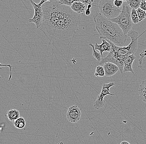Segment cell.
Returning <instances> with one entry per match:
<instances>
[{
    "mask_svg": "<svg viewBox=\"0 0 146 144\" xmlns=\"http://www.w3.org/2000/svg\"><path fill=\"white\" fill-rule=\"evenodd\" d=\"M43 18L39 29L50 41L74 37L81 23V14L69 6L61 5L58 1H49L42 5Z\"/></svg>",
    "mask_w": 146,
    "mask_h": 144,
    "instance_id": "6da1fadb",
    "label": "cell"
},
{
    "mask_svg": "<svg viewBox=\"0 0 146 144\" xmlns=\"http://www.w3.org/2000/svg\"><path fill=\"white\" fill-rule=\"evenodd\" d=\"M93 17L96 29L101 40L104 39L117 46H124L127 40V35L124 33L118 25L105 18L100 13H97Z\"/></svg>",
    "mask_w": 146,
    "mask_h": 144,
    "instance_id": "7a4b0ae2",
    "label": "cell"
},
{
    "mask_svg": "<svg viewBox=\"0 0 146 144\" xmlns=\"http://www.w3.org/2000/svg\"><path fill=\"white\" fill-rule=\"evenodd\" d=\"M146 31L139 36L137 32L133 30L130 31L128 33L127 36L130 37L131 41L127 46L120 47L108 42L111 44V50L106 56L102 57L101 62L99 63L100 66L103 65L104 64L108 62L113 63L118 66L120 72L123 74L124 61L128 56L132 54H135L137 51L138 39Z\"/></svg>",
    "mask_w": 146,
    "mask_h": 144,
    "instance_id": "3957f363",
    "label": "cell"
},
{
    "mask_svg": "<svg viewBox=\"0 0 146 144\" xmlns=\"http://www.w3.org/2000/svg\"><path fill=\"white\" fill-rule=\"evenodd\" d=\"M121 13L116 18L110 19V21L118 25L122 29L123 32L127 35L133 26V23L131 20V14L132 9L128 5L126 1H124Z\"/></svg>",
    "mask_w": 146,
    "mask_h": 144,
    "instance_id": "277c9868",
    "label": "cell"
},
{
    "mask_svg": "<svg viewBox=\"0 0 146 144\" xmlns=\"http://www.w3.org/2000/svg\"><path fill=\"white\" fill-rule=\"evenodd\" d=\"M98 7L99 8L100 14L109 20L116 18L121 12L120 9L117 8L114 5L113 0L99 1Z\"/></svg>",
    "mask_w": 146,
    "mask_h": 144,
    "instance_id": "5b68a950",
    "label": "cell"
},
{
    "mask_svg": "<svg viewBox=\"0 0 146 144\" xmlns=\"http://www.w3.org/2000/svg\"><path fill=\"white\" fill-rule=\"evenodd\" d=\"M47 0H41L40 3H36L31 0V3L34 9L35 13L33 17L28 20L29 22L33 23L36 25L37 29H39L42 25L43 18V12L42 9V5L47 1Z\"/></svg>",
    "mask_w": 146,
    "mask_h": 144,
    "instance_id": "8992f818",
    "label": "cell"
},
{
    "mask_svg": "<svg viewBox=\"0 0 146 144\" xmlns=\"http://www.w3.org/2000/svg\"><path fill=\"white\" fill-rule=\"evenodd\" d=\"M115 85V84L113 82L108 84H104L103 85L101 92L98 96L94 104V107L96 109H100L104 106L106 104L104 98L106 96L110 95L112 96L115 95L114 94L110 92V88Z\"/></svg>",
    "mask_w": 146,
    "mask_h": 144,
    "instance_id": "52a82bcc",
    "label": "cell"
},
{
    "mask_svg": "<svg viewBox=\"0 0 146 144\" xmlns=\"http://www.w3.org/2000/svg\"><path fill=\"white\" fill-rule=\"evenodd\" d=\"M82 115L81 109L76 105H73L68 108L66 113V118L72 123H77L80 121Z\"/></svg>",
    "mask_w": 146,
    "mask_h": 144,
    "instance_id": "ba28073f",
    "label": "cell"
},
{
    "mask_svg": "<svg viewBox=\"0 0 146 144\" xmlns=\"http://www.w3.org/2000/svg\"><path fill=\"white\" fill-rule=\"evenodd\" d=\"M104 69L105 76L108 77L112 76L115 74L119 70L118 66L113 63H105L103 65Z\"/></svg>",
    "mask_w": 146,
    "mask_h": 144,
    "instance_id": "9c48e42d",
    "label": "cell"
},
{
    "mask_svg": "<svg viewBox=\"0 0 146 144\" xmlns=\"http://www.w3.org/2000/svg\"><path fill=\"white\" fill-rule=\"evenodd\" d=\"M136 58V57L135 56V54H132L125 60L123 65V72H130L133 74H135L132 68V64Z\"/></svg>",
    "mask_w": 146,
    "mask_h": 144,
    "instance_id": "30bf717a",
    "label": "cell"
},
{
    "mask_svg": "<svg viewBox=\"0 0 146 144\" xmlns=\"http://www.w3.org/2000/svg\"><path fill=\"white\" fill-rule=\"evenodd\" d=\"M102 43L100 44H98L96 43L94 45L96 50L99 51L102 57H103V53L104 52H110L111 50V44L109 42L107 41L104 39H102Z\"/></svg>",
    "mask_w": 146,
    "mask_h": 144,
    "instance_id": "8fae6325",
    "label": "cell"
},
{
    "mask_svg": "<svg viewBox=\"0 0 146 144\" xmlns=\"http://www.w3.org/2000/svg\"><path fill=\"white\" fill-rule=\"evenodd\" d=\"M70 8L73 11L78 14H81L85 12L86 10V5L82 3L80 0H76L73 3Z\"/></svg>",
    "mask_w": 146,
    "mask_h": 144,
    "instance_id": "7c38bea8",
    "label": "cell"
},
{
    "mask_svg": "<svg viewBox=\"0 0 146 144\" xmlns=\"http://www.w3.org/2000/svg\"><path fill=\"white\" fill-rule=\"evenodd\" d=\"M139 92L141 101L146 103V79L142 81L139 86Z\"/></svg>",
    "mask_w": 146,
    "mask_h": 144,
    "instance_id": "4fadbf2b",
    "label": "cell"
},
{
    "mask_svg": "<svg viewBox=\"0 0 146 144\" xmlns=\"http://www.w3.org/2000/svg\"><path fill=\"white\" fill-rule=\"evenodd\" d=\"M7 116L9 121L14 122L20 117V112L16 109H11L8 111Z\"/></svg>",
    "mask_w": 146,
    "mask_h": 144,
    "instance_id": "5bb4252c",
    "label": "cell"
},
{
    "mask_svg": "<svg viewBox=\"0 0 146 144\" xmlns=\"http://www.w3.org/2000/svg\"><path fill=\"white\" fill-rule=\"evenodd\" d=\"M141 1V0H129L126 2L132 9L137 10L140 8Z\"/></svg>",
    "mask_w": 146,
    "mask_h": 144,
    "instance_id": "9a60e30c",
    "label": "cell"
},
{
    "mask_svg": "<svg viewBox=\"0 0 146 144\" xmlns=\"http://www.w3.org/2000/svg\"><path fill=\"white\" fill-rule=\"evenodd\" d=\"M13 124L16 128L22 129L25 127L26 123L24 118L22 117H20L17 120L13 122Z\"/></svg>",
    "mask_w": 146,
    "mask_h": 144,
    "instance_id": "2e32d148",
    "label": "cell"
},
{
    "mask_svg": "<svg viewBox=\"0 0 146 144\" xmlns=\"http://www.w3.org/2000/svg\"><path fill=\"white\" fill-rule=\"evenodd\" d=\"M88 45L91 46L92 47V49H93V56L94 57L95 59L98 61V62L100 63L101 62L102 57L101 54H100V53L98 52L95 49L94 45L93 44L90 43L88 44Z\"/></svg>",
    "mask_w": 146,
    "mask_h": 144,
    "instance_id": "e0dca14e",
    "label": "cell"
},
{
    "mask_svg": "<svg viewBox=\"0 0 146 144\" xmlns=\"http://www.w3.org/2000/svg\"><path fill=\"white\" fill-rule=\"evenodd\" d=\"M95 76L96 77H103L105 76L104 69L102 66H97L96 69V72Z\"/></svg>",
    "mask_w": 146,
    "mask_h": 144,
    "instance_id": "ac0fdd59",
    "label": "cell"
},
{
    "mask_svg": "<svg viewBox=\"0 0 146 144\" xmlns=\"http://www.w3.org/2000/svg\"><path fill=\"white\" fill-rule=\"evenodd\" d=\"M131 20L133 23L137 24L139 22V19L137 14L136 10L132 9L131 14Z\"/></svg>",
    "mask_w": 146,
    "mask_h": 144,
    "instance_id": "d6986e66",
    "label": "cell"
},
{
    "mask_svg": "<svg viewBox=\"0 0 146 144\" xmlns=\"http://www.w3.org/2000/svg\"><path fill=\"white\" fill-rule=\"evenodd\" d=\"M137 14L139 19V22L144 20L146 18V12L141 9L140 8H139L136 10Z\"/></svg>",
    "mask_w": 146,
    "mask_h": 144,
    "instance_id": "ffe728a7",
    "label": "cell"
},
{
    "mask_svg": "<svg viewBox=\"0 0 146 144\" xmlns=\"http://www.w3.org/2000/svg\"><path fill=\"white\" fill-rule=\"evenodd\" d=\"M76 1V0H59L58 1L61 5H66L70 7Z\"/></svg>",
    "mask_w": 146,
    "mask_h": 144,
    "instance_id": "44dd1931",
    "label": "cell"
},
{
    "mask_svg": "<svg viewBox=\"0 0 146 144\" xmlns=\"http://www.w3.org/2000/svg\"><path fill=\"white\" fill-rule=\"evenodd\" d=\"M140 57L139 60V67L141 68L142 66V62L144 57L146 56V49L145 50L142 51L141 53L139 54Z\"/></svg>",
    "mask_w": 146,
    "mask_h": 144,
    "instance_id": "7402d4cb",
    "label": "cell"
},
{
    "mask_svg": "<svg viewBox=\"0 0 146 144\" xmlns=\"http://www.w3.org/2000/svg\"><path fill=\"white\" fill-rule=\"evenodd\" d=\"M8 66V67H9V68H10V76H9V81H10V80H11V79L12 76V66L11 65H10V64H1L0 63V68H1V66ZM0 78H1V77L0 76Z\"/></svg>",
    "mask_w": 146,
    "mask_h": 144,
    "instance_id": "603a6c76",
    "label": "cell"
},
{
    "mask_svg": "<svg viewBox=\"0 0 146 144\" xmlns=\"http://www.w3.org/2000/svg\"><path fill=\"white\" fill-rule=\"evenodd\" d=\"M124 2V1H118V0H115L114 1V4L116 7L118 9H120L123 6Z\"/></svg>",
    "mask_w": 146,
    "mask_h": 144,
    "instance_id": "cb8c5ba5",
    "label": "cell"
},
{
    "mask_svg": "<svg viewBox=\"0 0 146 144\" xmlns=\"http://www.w3.org/2000/svg\"><path fill=\"white\" fill-rule=\"evenodd\" d=\"M81 2L86 5H89V4H92V5L94 6V3L98 2V1H95L94 0H80Z\"/></svg>",
    "mask_w": 146,
    "mask_h": 144,
    "instance_id": "d4e9b609",
    "label": "cell"
},
{
    "mask_svg": "<svg viewBox=\"0 0 146 144\" xmlns=\"http://www.w3.org/2000/svg\"><path fill=\"white\" fill-rule=\"evenodd\" d=\"M140 8L146 12V1L145 0H142L141 1V3H140Z\"/></svg>",
    "mask_w": 146,
    "mask_h": 144,
    "instance_id": "484cf974",
    "label": "cell"
},
{
    "mask_svg": "<svg viewBox=\"0 0 146 144\" xmlns=\"http://www.w3.org/2000/svg\"><path fill=\"white\" fill-rule=\"evenodd\" d=\"M92 6H93V5L92 4H89V5H87V8L85 12V14L86 16H88L91 14V12L90 11V9L92 8Z\"/></svg>",
    "mask_w": 146,
    "mask_h": 144,
    "instance_id": "4316f807",
    "label": "cell"
},
{
    "mask_svg": "<svg viewBox=\"0 0 146 144\" xmlns=\"http://www.w3.org/2000/svg\"><path fill=\"white\" fill-rule=\"evenodd\" d=\"M120 144H130L128 142L126 141H124L121 142Z\"/></svg>",
    "mask_w": 146,
    "mask_h": 144,
    "instance_id": "83f0119b",
    "label": "cell"
},
{
    "mask_svg": "<svg viewBox=\"0 0 146 144\" xmlns=\"http://www.w3.org/2000/svg\"></svg>",
    "mask_w": 146,
    "mask_h": 144,
    "instance_id": "f1b7e54d",
    "label": "cell"
},
{
    "mask_svg": "<svg viewBox=\"0 0 146 144\" xmlns=\"http://www.w3.org/2000/svg\"></svg>",
    "mask_w": 146,
    "mask_h": 144,
    "instance_id": "f546056e",
    "label": "cell"
}]
</instances>
